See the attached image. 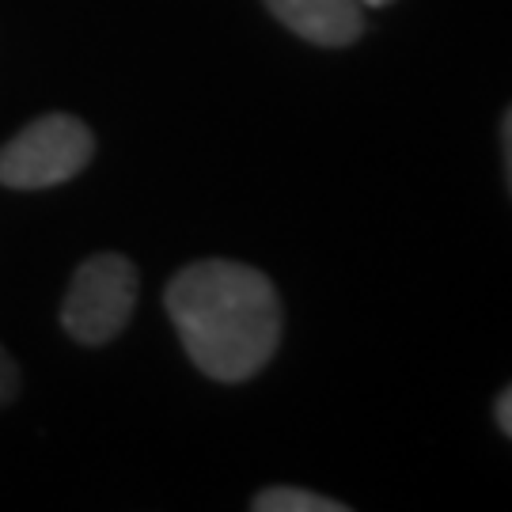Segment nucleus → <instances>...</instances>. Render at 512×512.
I'll return each instance as SVG.
<instances>
[{
    "instance_id": "nucleus-8",
    "label": "nucleus",
    "mask_w": 512,
    "mask_h": 512,
    "mask_svg": "<svg viewBox=\"0 0 512 512\" xmlns=\"http://www.w3.org/2000/svg\"><path fill=\"white\" fill-rule=\"evenodd\" d=\"M505 167H509V186H512V110L505 114Z\"/></svg>"
},
{
    "instance_id": "nucleus-3",
    "label": "nucleus",
    "mask_w": 512,
    "mask_h": 512,
    "mask_svg": "<svg viewBox=\"0 0 512 512\" xmlns=\"http://www.w3.org/2000/svg\"><path fill=\"white\" fill-rule=\"evenodd\" d=\"M137 266L126 255H92L73 274L61 304V327L80 346H107L137 308Z\"/></svg>"
},
{
    "instance_id": "nucleus-6",
    "label": "nucleus",
    "mask_w": 512,
    "mask_h": 512,
    "mask_svg": "<svg viewBox=\"0 0 512 512\" xmlns=\"http://www.w3.org/2000/svg\"><path fill=\"white\" fill-rule=\"evenodd\" d=\"M19 395V368L8 357V349L0 346V406H8Z\"/></svg>"
},
{
    "instance_id": "nucleus-5",
    "label": "nucleus",
    "mask_w": 512,
    "mask_h": 512,
    "mask_svg": "<svg viewBox=\"0 0 512 512\" xmlns=\"http://www.w3.org/2000/svg\"><path fill=\"white\" fill-rule=\"evenodd\" d=\"M258 512H342L346 505L334 497L311 494V490H296V486H270L251 501Z\"/></svg>"
},
{
    "instance_id": "nucleus-7",
    "label": "nucleus",
    "mask_w": 512,
    "mask_h": 512,
    "mask_svg": "<svg viewBox=\"0 0 512 512\" xmlns=\"http://www.w3.org/2000/svg\"><path fill=\"white\" fill-rule=\"evenodd\" d=\"M497 421H501V429L512 437V387L497 399Z\"/></svg>"
},
{
    "instance_id": "nucleus-2",
    "label": "nucleus",
    "mask_w": 512,
    "mask_h": 512,
    "mask_svg": "<svg viewBox=\"0 0 512 512\" xmlns=\"http://www.w3.org/2000/svg\"><path fill=\"white\" fill-rule=\"evenodd\" d=\"M95 137L73 114H42L0 148V186L46 190L69 183L92 164Z\"/></svg>"
},
{
    "instance_id": "nucleus-4",
    "label": "nucleus",
    "mask_w": 512,
    "mask_h": 512,
    "mask_svg": "<svg viewBox=\"0 0 512 512\" xmlns=\"http://www.w3.org/2000/svg\"><path fill=\"white\" fill-rule=\"evenodd\" d=\"M266 8L315 46H349L365 31L361 0H266Z\"/></svg>"
},
{
    "instance_id": "nucleus-1",
    "label": "nucleus",
    "mask_w": 512,
    "mask_h": 512,
    "mask_svg": "<svg viewBox=\"0 0 512 512\" xmlns=\"http://www.w3.org/2000/svg\"><path fill=\"white\" fill-rule=\"evenodd\" d=\"M167 315L190 361L220 384L251 380L281 342V304L270 277L228 262H190L167 285Z\"/></svg>"
},
{
    "instance_id": "nucleus-9",
    "label": "nucleus",
    "mask_w": 512,
    "mask_h": 512,
    "mask_svg": "<svg viewBox=\"0 0 512 512\" xmlns=\"http://www.w3.org/2000/svg\"><path fill=\"white\" fill-rule=\"evenodd\" d=\"M365 8H380V4H391V0H361Z\"/></svg>"
}]
</instances>
